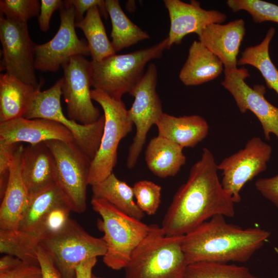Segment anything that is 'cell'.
I'll use <instances>...</instances> for the list:
<instances>
[{
	"label": "cell",
	"mask_w": 278,
	"mask_h": 278,
	"mask_svg": "<svg viewBox=\"0 0 278 278\" xmlns=\"http://www.w3.org/2000/svg\"><path fill=\"white\" fill-rule=\"evenodd\" d=\"M40 245L51 256L63 278H75L77 265L88 259L103 256L107 249L102 237L91 235L71 218L60 230L44 237Z\"/></svg>",
	"instance_id": "7"
},
{
	"label": "cell",
	"mask_w": 278,
	"mask_h": 278,
	"mask_svg": "<svg viewBox=\"0 0 278 278\" xmlns=\"http://www.w3.org/2000/svg\"><path fill=\"white\" fill-rule=\"evenodd\" d=\"M91 95L102 108L105 118L100 145L91 163L88 183L92 186L113 172L117 163L119 143L132 131L133 124L121 99L97 89L91 90Z\"/></svg>",
	"instance_id": "6"
},
{
	"label": "cell",
	"mask_w": 278,
	"mask_h": 278,
	"mask_svg": "<svg viewBox=\"0 0 278 278\" xmlns=\"http://www.w3.org/2000/svg\"><path fill=\"white\" fill-rule=\"evenodd\" d=\"M59 10L60 24L54 37L46 43L34 45L36 70L57 72L74 56H90L87 41L79 39L75 31L74 6L69 0L63 1Z\"/></svg>",
	"instance_id": "11"
},
{
	"label": "cell",
	"mask_w": 278,
	"mask_h": 278,
	"mask_svg": "<svg viewBox=\"0 0 278 278\" xmlns=\"http://www.w3.org/2000/svg\"><path fill=\"white\" fill-rule=\"evenodd\" d=\"M71 212L67 206H62L53 210L45 219L42 230L45 236L60 230L66 223Z\"/></svg>",
	"instance_id": "36"
},
{
	"label": "cell",
	"mask_w": 278,
	"mask_h": 278,
	"mask_svg": "<svg viewBox=\"0 0 278 278\" xmlns=\"http://www.w3.org/2000/svg\"><path fill=\"white\" fill-rule=\"evenodd\" d=\"M275 29L271 27L258 44L246 48L237 61V65H250L257 68L263 77L267 87L278 95V70L269 55V45Z\"/></svg>",
	"instance_id": "29"
},
{
	"label": "cell",
	"mask_w": 278,
	"mask_h": 278,
	"mask_svg": "<svg viewBox=\"0 0 278 278\" xmlns=\"http://www.w3.org/2000/svg\"><path fill=\"white\" fill-rule=\"evenodd\" d=\"M232 11H247L256 23L271 21L278 23V5L261 0H228Z\"/></svg>",
	"instance_id": "32"
},
{
	"label": "cell",
	"mask_w": 278,
	"mask_h": 278,
	"mask_svg": "<svg viewBox=\"0 0 278 278\" xmlns=\"http://www.w3.org/2000/svg\"><path fill=\"white\" fill-rule=\"evenodd\" d=\"M23 262L10 255L5 254L0 259V271L8 270Z\"/></svg>",
	"instance_id": "43"
},
{
	"label": "cell",
	"mask_w": 278,
	"mask_h": 278,
	"mask_svg": "<svg viewBox=\"0 0 278 278\" xmlns=\"http://www.w3.org/2000/svg\"><path fill=\"white\" fill-rule=\"evenodd\" d=\"M245 32V22L239 19L225 24H211L206 27L198 39L221 60L224 70L230 71L237 68V56Z\"/></svg>",
	"instance_id": "18"
},
{
	"label": "cell",
	"mask_w": 278,
	"mask_h": 278,
	"mask_svg": "<svg viewBox=\"0 0 278 278\" xmlns=\"http://www.w3.org/2000/svg\"><path fill=\"white\" fill-rule=\"evenodd\" d=\"M42 84H27L6 73L0 75V123L23 117Z\"/></svg>",
	"instance_id": "23"
},
{
	"label": "cell",
	"mask_w": 278,
	"mask_h": 278,
	"mask_svg": "<svg viewBox=\"0 0 278 278\" xmlns=\"http://www.w3.org/2000/svg\"><path fill=\"white\" fill-rule=\"evenodd\" d=\"M62 67V95L66 103L68 118L84 125L96 122L101 116L91 95V61L83 55H76Z\"/></svg>",
	"instance_id": "14"
},
{
	"label": "cell",
	"mask_w": 278,
	"mask_h": 278,
	"mask_svg": "<svg viewBox=\"0 0 278 278\" xmlns=\"http://www.w3.org/2000/svg\"><path fill=\"white\" fill-rule=\"evenodd\" d=\"M40 12L38 15V24L41 30L47 31L49 29L50 19L53 13L61 7L63 1L41 0Z\"/></svg>",
	"instance_id": "39"
},
{
	"label": "cell",
	"mask_w": 278,
	"mask_h": 278,
	"mask_svg": "<svg viewBox=\"0 0 278 278\" xmlns=\"http://www.w3.org/2000/svg\"><path fill=\"white\" fill-rule=\"evenodd\" d=\"M223 67L216 55L200 41L195 40L189 48L187 58L179 77L185 85H197L216 79Z\"/></svg>",
	"instance_id": "24"
},
{
	"label": "cell",
	"mask_w": 278,
	"mask_h": 278,
	"mask_svg": "<svg viewBox=\"0 0 278 278\" xmlns=\"http://www.w3.org/2000/svg\"><path fill=\"white\" fill-rule=\"evenodd\" d=\"M218 171L214 155L203 148L164 216L161 227L166 235L183 236L215 216L235 215V203L223 188Z\"/></svg>",
	"instance_id": "1"
},
{
	"label": "cell",
	"mask_w": 278,
	"mask_h": 278,
	"mask_svg": "<svg viewBox=\"0 0 278 278\" xmlns=\"http://www.w3.org/2000/svg\"><path fill=\"white\" fill-rule=\"evenodd\" d=\"M20 143H7L0 141V194L2 199L5 192L10 164Z\"/></svg>",
	"instance_id": "35"
},
{
	"label": "cell",
	"mask_w": 278,
	"mask_h": 278,
	"mask_svg": "<svg viewBox=\"0 0 278 278\" xmlns=\"http://www.w3.org/2000/svg\"><path fill=\"white\" fill-rule=\"evenodd\" d=\"M132 188L138 207L147 215L155 214L161 203V186L151 181L143 180L136 182Z\"/></svg>",
	"instance_id": "33"
},
{
	"label": "cell",
	"mask_w": 278,
	"mask_h": 278,
	"mask_svg": "<svg viewBox=\"0 0 278 278\" xmlns=\"http://www.w3.org/2000/svg\"><path fill=\"white\" fill-rule=\"evenodd\" d=\"M0 40L2 46V59L0 70L22 81L34 86L38 82L34 65V47L36 43L30 38L27 23L6 18L1 14Z\"/></svg>",
	"instance_id": "12"
},
{
	"label": "cell",
	"mask_w": 278,
	"mask_h": 278,
	"mask_svg": "<svg viewBox=\"0 0 278 278\" xmlns=\"http://www.w3.org/2000/svg\"><path fill=\"white\" fill-rule=\"evenodd\" d=\"M41 1L39 0H1V14L9 20L27 23L29 19L38 16Z\"/></svg>",
	"instance_id": "34"
},
{
	"label": "cell",
	"mask_w": 278,
	"mask_h": 278,
	"mask_svg": "<svg viewBox=\"0 0 278 278\" xmlns=\"http://www.w3.org/2000/svg\"><path fill=\"white\" fill-rule=\"evenodd\" d=\"M272 151L269 144L255 136L244 148L217 164L218 170L222 171V187L235 203L241 201L240 192L244 185L266 170Z\"/></svg>",
	"instance_id": "13"
},
{
	"label": "cell",
	"mask_w": 278,
	"mask_h": 278,
	"mask_svg": "<svg viewBox=\"0 0 278 278\" xmlns=\"http://www.w3.org/2000/svg\"><path fill=\"white\" fill-rule=\"evenodd\" d=\"M62 78L50 88L40 91L23 117L28 119L45 118L58 122L73 134L75 143L92 160L99 148L102 135L105 116L96 122L84 125L66 117L61 105Z\"/></svg>",
	"instance_id": "9"
},
{
	"label": "cell",
	"mask_w": 278,
	"mask_h": 278,
	"mask_svg": "<svg viewBox=\"0 0 278 278\" xmlns=\"http://www.w3.org/2000/svg\"><path fill=\"white\" fill-rule=\"evenodd\" d=\"M21 175L29 195L56 181L55 158L45 142L24 147Z\"/></svg>",
	"instance_id": "20"
},
{
	"label": "cell",
	"mask_w": 278,
	"mask_h": 278,
	"mask_svg": "<svg viewBox=\"0 0 278 278\" xmlns=\"http://www.w3.org/2000/svg\"><path fill=\"white\" fill-rule=\"evenodd\" d=\"M72 142V133L57 121L45 118L20 117L0 123V141L33 145L49 140Z\"/></svg>",
	"instance_id": "17"
},
{
	"label": "cell",
	"mask_w": 278,
	"mask_h": 278,
	"mask_svg": "<svg viewBox=\"0 0 278 278\" xmlns=\"http://www.w3.org/2000/svg\"><path fill=\"white\" fill-rule=\"evenodd\" d=\"M105 5L111 21V44L115 53L150 38L126 15L118 1L106 0Z\"/></svg>",
	"instance_id": "27"
},
{
	"label": "cell",
	"mask_w": 278,
	"mask_h": 278,
	"mask_svg": "<svg viewBox=\"0 0 278 278\" xmlns=\"http://www.w3.org/2000/svg\"><path fill=\"white\" fill-rule=\"evenodd\" d=\"M256 189L278 208V175L261 178L255 182Z\"/></svg>",
	"instance_id": "38"
},
{
	"label": "cell",
	"mask_w": 278,
	"mask_h": 278,
	"mask_svg": "<svg viewBox=\"0 0 278 278\" xmlns=\"http://www.w3.org/2000/svg\"><path fill=\"white\" fill-rule=\"evenodd\" d=\"M0 278H42L39 265L22 262L5 271H0Z\"/></svg>",
	"instance_id": "37"
},
{
	"label": "cell",
	"mask_w": 278,
	"mask_h": 278,
	"mask_svg": "<svg viewBox=\"0 0 278 278\" xmlns=\"http://www.w3.org/2000/svg\"><path fill=\"white\" fill-rule=\"evenodd\" d=\"M183 148L164 137L151 139L145 158L148 169L156 176L165 178L175 176L186 162Z\"/></svg>",
	"instance_id": "25"
},
{
	"label": "cell",
	"mask_w": 278,
	"mask_h": 278,
	"mask_svg": "<svg viewBox=\"0 0 278 278\" xmlns=\"http://www.w3.org/2000/svg\"><path fill=\"white\" fill-rule=\"evenodd\" d=\"M55 158L56 183L64 194L71 211L86 208V188L92 160L74 142H45Z\"/></svg>",
	"instance_id": "8"
},
{
	"label": "cell",
	"mask_w": 278,
	"mask_h": 278,
	"mask_svg": "<svg viewBox=\"0 0 278 278\" xmlns=\"http://www.w3.org/2000/svg\"><path fill=\"white\" fill-rule=\"evenodd\" d=\"M23 148L20 143L10 166L8 180L0 206V228L2 230H18L28 203L29 193L21 175Z\"/></svg>",
	"instance_id": "19"
},
{
	"label": "cell",
	"mask_w": 278,
	"mask_h": 278,
	"mask_svg": "<svg viewBox=\"0 0 278 278\" xmlns=\"http://www.w3.org/2000/svg\"><path fill=\"white\" fill-rule=\"evenodd\" d=\"M92 197L108 201L124 213L141 220L145 213L134 200L133 188L112 172L107 178L92 186Z\"/></svg>",
	"instance_id": "26"
},
{
	"label": "cell",
	"mask_w": 278,
	"mask_h": 278,
	"mask_svg": "<svg viewBox=\"0 0 278 278\" xmlns=\"http://www.w3.org/2000/svg\"><path fill=\"white\" fill-rule=\"evenodd\" d=\"M92 278H103V277H100V276H96V275L93 274Z\"/></svg>",
	"instance_id": "44"
},
{
	"label": "cell",
	"mask_w": 278,
	"mask_h": 278,
	"mask_svg": "<svg viewBox=\"0 0 278 278\" xmlns=\"http://www.w3.org/2000/svg\"><path fill=\"white\" fill-rule=\"evenodd\" d=\"M224 78L221 82L232 95L242 113L252 112L260 122L266 140H270V134L278 138V108L265 97L264 85H255L251 88L245 82L250 76L245 67L232 70H224Z\"/></svg>",
	"instance_id": "15"
},
{
	"label": "cell",
	"mask_w": 278,
	"mask_h": 278,
	"mask_svg": "<svg viewBox=\"0 0 278 278\" xmlns=\"http://www.w3.org/2000/svg\"><path fill=\"white\" fill-rule=\"evenodd\" d=\"M42 239L41 236L33 232L0 229V252L39 265L38 248Z\"/></svg>",
	"instance_id": "30"
},
{
	"label": "cell",
	"mask_w": 278,
	"mask_h": 278,
	"mask_svg": "<svg viewBox=\"0 0 278 278\" xmlns=\"http://www.w3.org/2000/svg\"><path fill=\"white\" fill-rule=\"evenodd\" d=\"M150 226L124 268L125 278H182L188 265L182 247L183 236H167L161 227Z\"/></svg>",
	"instance_id": "3"
},
{
	"label": "cell",
	"mask_w": 278,
	"mask_h": 278,
	"mask_svg": "<svg viewBox=\"0 0 278 278\" xmlns=\"http://www.w3.org/2000/svg\"><path fill=\"white\" fill-rule=\"evenodd\" d=\"M62 206L69 207L64 194L55 182L29 194L18 230L37 233L43 239L45 236L42 230L45 219L53 210Z\"/></svg>",
	"instance_id": "21"
},
{
	"label": "cell",
	"mask_w": 278,
	"mask_h": 278,
	"mask_svg": "<svg viewBox=\"0 0 278 278\" xmlns=\"http://www.w3.org/2000/svg\"><path fill=\"white\" fill-rule=\"evenodd\" d=\"M216 215L182 237L188 264L200 262L245 263L262 248L270 235L259 228L242 229Z\"/></svg>",
	"instance_id": "2"
},
{
	"label": "cell",
	"mask_w": 278,
	"mask_h": 278,
	"mask_svg": "<svg viewBox=\"0 0 278 278\" xmlns=\"http://www.w3.org/2000/svg\"><path fill=\"white\" fill-rule=\"evenodd\" d=\"M155 125L158 135L183 148L195 147L205 138L209 131L206 120L198 115L177 117L164 113Z\"/></svg>",
	"instance_id": "22"
},
{
	"label": "cell",
	"mask_w": 278,
	"mask_h": 278,
	"mask_svg": "<svg viewBox=\"0 0 278 278\" xmlns=\"http://www.w3.org/2000/svg\"><path fill=\"white\" fill-rule=\"evenodd\" d=\"M93 209L100 216L97 227L103 233L107 245L103 256L105 265L112 269L125 268L151 226L121 212L105 200L92 198Z\"/></svg>",
	"instance_id": "4"
},
{
	"label": "cell",
	"mask_w": 278,
	"mask_h": 278,
	"mask_svg": "<svg viewBox=\"0 0 278 278\" xmlns=\"http://www.w3.org/2000/svg\"><path fill=\"white\" fill-rule=\"evenodd\" d=\"M158 71L154 63H150L143 77L129 94L134 98L128 110L130 120L135 125L136 133L130 146L126 165L133 168L146 143L148 131L156 125L163 114L162 103L156 90Z\"/></svg>",
	"instance_id": "10"
},
{
	"label": "cell",
	"mask_w": 278,
	"mask_h": 278,
	"mask_svg": "<svg viewBox=\"0 0 278 278\" xmlns=\"http://www.w3.org/2000/svg\"><path fill=\"white\" fill-rule=\"evenodd\" d=\"M170 19V28L167 37L168 47L180 44L184 37L191 33L198 37L208 25L222 24L227 15L218 10H205L200 3L192 0L189 3L180 0H164Z\"/></svg>",
	"instance_id": "16"
},
{
	"label": "cell",
	"mask_w": 278,
	"mask_h": 278,
	"mask_svg": "<svg viewBox=\"0 0 278 278\" xmlns=\"http://www.w3.org/2000/svg\"><path fill=\"white\" fill-rule=\"evenodd\" d=\"M97 260V257H94L77 265L75 268V278H92V270Z\"/></svg>",
	"instance_id": "42"
},
{
	"label": "cell",
	"mask_w": 278,
	"mask_h": 278,
	"mask_svg": "<svg viewBox=\"0 0 278 278\" xmlns=\"http://www.w3.org/2000/svg\"><path fill=\"white\" fill-rule=\"evenodd\" d=\"M182 278H258L243 266L200 262L188 265Z\"/></svg>",
	"instance_id": "31"
},
{
	"label": "cell",
	"mask_w": 278,
	"mask_h": 278,
	"mask_svg": "<svg viewBox=\"0 0 278 278\" xmlns=\"http://www.w3.org/2000/svg\"><path fill=\"white\" fill-rule=\"evenodd\" d=\"M167 49L166 38L148 48L115 54L100 62L91 61L92 86L121 99L124 94H130L141 80L148 62L160 58Z\"/></svg>",
	"instance_id": "5"
},
{
	"label": "cell",
	"mask_w": 278,
	"mask_h": 278,
	"mask_svg": "<svg viewBox=\"0 0 278 278\" xmlns=\"http://www.w3.org/2000/svg\"><path fill=\"white\" fill-rule=\"evenodd\" d=\"M38 258L42 278H63L53 259L41 245L38 248Z\"/></svg>",
	"instance_id": "41"
},
{
	"label": "cell",
	"mask_w": 278,
	"mask_h": 278,
	"mask_svg": "<svg viewBox=\"0 0 278 278\" xmlns=\"http://www.w3.org/2000/svg\"><path fill=\"white\" fill-rule=\"evenodd\" d=\"M74 6L75 14V22L81 20L84 18V13L93 7H98L100 15L106 19L108 17L105 1L103 0H69Z\"/></svg>",
	"instance_id": "40"
},
{
	"label": "cell",
	"mask_w": 278,
	"mask_h": 278,
	"mask_svg": "<svg viewBox=\"0 0 278 278\" xmlns=\"http://www.w3.org/2000/svg\"><path fill=\"white\" fill-rule=\"evenodd\" d=\"M100 16L98 7L94 6L87 11L81 20L75 22L76 27L81 29L85 36L93 62H100L116 53Z\"/></svg>",
	"instance_id": "28"
}]
</instances>
